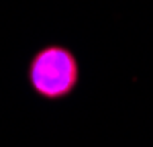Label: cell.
<instances>
[{
    "mask_svg": "<svg viewBox=\"0 0 153 147\" xmlns=\"http://www.w3.org/2000/svg\"><path fill=\"white\" fill-rule=\"evenodd\" d=\"M27 78L41 98L61 100L70 96L80 82L78 57L63 45H45L31 57Z\"/></svg>",
    "mask_w": 153,
    "mask_h": 147,
    "instance_id": "cell-1",
    "label": "cell"
}]
</instances>
